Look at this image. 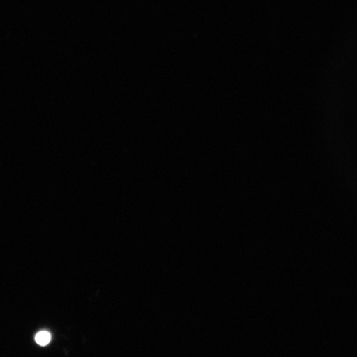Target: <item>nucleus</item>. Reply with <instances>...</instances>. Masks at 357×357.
<instances>
[{"instance_id":"f257e3e1","label":"nucleus","mask_w":357,"mask_h":357,"mask_svg":"<svg viewBox=\"0 0 357 357\" xmlns=\"http://www.w3.org/2000/svg\"><path fill=\"white\" fill-rule=\"evenodd\" d=\"M51 334L47 331H41L37 333L35 337V341L40 346H47L51 342Z\"/></svg>"}]
</instances>
